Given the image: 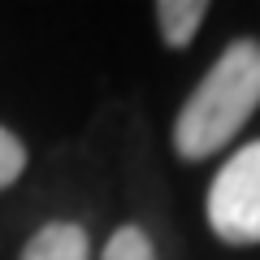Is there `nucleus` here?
I'll use <instances>...</instances> for the list:
<instances>
[{"mask_svg": "<svg viewBox=\"0 0 260 260\" xmlns=\"http://www.w3.org/2000/svg\"><path fill=\"white\" fill-rule=\"evenodd\" d=\"M260 109V39H234L200 78L174 117V148L186 160H204L234 139Z\"/></svg>", "mask_w": 260, "mask_h": 260, "instance_id": "f257e3e1", "label": "nucleus"}, {"mask_svg": "<svg viewBox=\"0 0 260 260\" xmlns=\"http://www.w3.org/2000/svg\"><path fill=\"white\" fill-rule=\"evenodd\" d=\"M208 225L230 247L260 243V139L217 169L208 186Z\"/></svg>", "mask_w": 260, "mask_h": 260, "instance_id": "f03ea898", "label": "nucleus"}, {"mask_svg": "<svg viewBox=\"0 0 260 260\" xmlns=\"http://www.w3.org/2000/svg\"><path fill=\"white\" fill-rule=\"evenodd\" d=\"M22 260H91L87 230L74 221H48L22 247Z\"/></svg>", "mask_w": 260, "mask_h": 260, "instance_id": "7ed1b4c3", "label": "nucleus"}, {"mask_svg": "<svg viewBox=\"0 0 260 260\" xmlns=\"http://www.w3.org/2000/svg\"><path fill=\"white\" fill-rule=\"evenodd\" d=\"M204 18H208L204 0H160L156 5V26L169 48H186L195 39V30L204 26Z\"/></svg>", "mask_w": 260, "mask_h": 260, "instance_id": "20e7f679", "label": "nucleus"}, {"mask_svg": "<svg viewBox=\"0 0 260 260\" xmlns=\"http://www.w3.org/2000/svg\"><path fill=\"white\" fill-rule=\"evenodd\" d=\"M100 260H156V251H152V239L139 225H121V230L104 243Z\"/></svg>", "mask_w": 260, "mask_h": 260, "instance_id": "39448f33", "label": "nucleus"}, {"mask_svg": "<svg viewBox=\"0 0 260 260\" xmlns=\"http://www.w3.org/2000/svg\"><path fill=\"white\" fill-rule=\"evenodd\" d=\"M22 169H26V148H22V139L13 135V130L0 126V191L18 182Z\"/></svg>", "mask_w": 260, "mask_h": 260, "instance_id": "423d86ee", "label": "nucleus"}]
</instances>
